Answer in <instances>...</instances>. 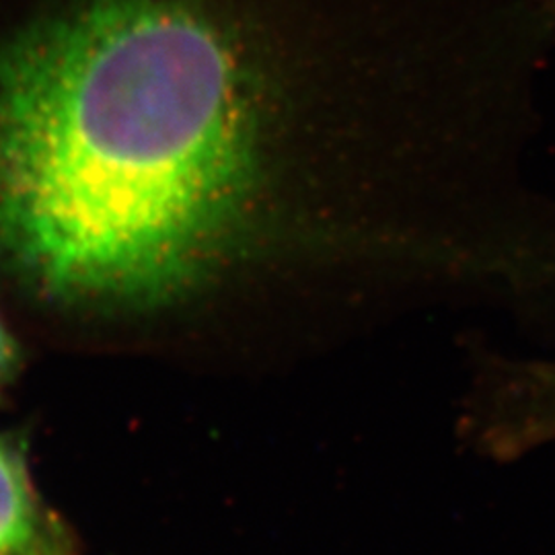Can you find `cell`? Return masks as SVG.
<instances>
[{"mask_svg": "<svg viewBox=\"0 0 555 555\" xmlns=\"http://www.w3.org/2000/svg\"><path fill=\"white\" fill-rule=\"evenodd\" d=\"M50 533L15 438L0 437V555H50Z\"/></svg>", "mask_w": 555, "mask_h": 555, "instance_id": "cell-1", "label": "cell"}, {"mask_svg": "<svg viewBox=\"0 0 555 555\" xmlns=\"http://www.w3.org/2000/svg\"><path fill=\"white\" fill-rule=\"evenodd\" d=\"M20 366V348L0 321V389L11 380Z\"/></svg>", "mask_w": 555, "mask_h": 555, "instance_id": "cell-2", "label": "cell"}, {"mask_svg": "<svg viewBox=\"0 0 555 555\" xmlns=\"http://www.w3.org/2000/svg\"><path fill=\"white\" fill-rule=\"evenodd\" d=\"M543 2H545V4H547V9H550V11H552V15H554V17H555V0H543Z\"/></svg>", "mask_w": 555, "mask_h": 555, "instance_id": "cell-3", "label": "cell"}]
</instances>
